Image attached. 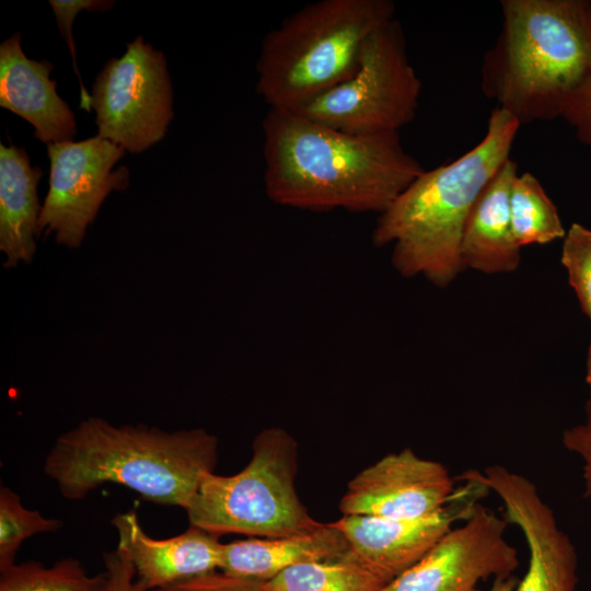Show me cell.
Wrapping results in <instances>:
<instances>
[{
  "label": "cell",
  "instance_id": "6da1fadb",
  "mask_svg": "<svg viewBox=\"0 0 591 591\" xmlns=\"http://www.w3.org/2000/svg\"><path fill=\"white\" fill-rule=\"evenodd\" d=\"M263 130L265 192L280 206L381 213L425 171L399 132L352 135L285 108Z\"/></svg>",
  "mask_w": 591,
  "mask_h": 591
},
{
  "label": "cell",
  "instance_id": "7a4b0ae2",
  "mask_svg": "<svg viewBox=\"0 0 591 591\" xmlns=\"http://www.w3.org/2000/svg\"><path fill=\"white\" fill-rule=\"evenodd\" d=\"M218 448L217 437L202 428L117 426L92 416L57 437L43 468L67 500L117 484L150 502L185 510L201 476L215 471Z\"/></svg>",
  "mask_w": 591,
  "mask_h": 591
},
{
  "label": "cell",
  "instance_id": "3957f363",
  "mask_svg": "<svg viewBox=\"0 0 591 591\" xmlns=\"http://www.w3.org/2000/svg\"><path fill=\"white\" fill-rule=\"evenodd\" d=\"M483 93L521 125L561 117L591 80L590 0H502Z\"/></svg>",
  "mask_w": 591,
  "mask_h": 591
},
{
  "label": "cell",
  "instance_id": "277c9868",
  "mask_svg": "<svg viewBox=\"0 0 591 591\" xmlns=\"http://www.w3.org/2000/svg\"><path fill=\"white\" fill-rule=\"evenodd\" d=\"M521 124L496 107L484 138L450 163L424 171L376 220L372 243L393 246L391 262L403 277L422 276L437 287L460 273L461 242L478 196L510 158Z\"/></svg>",
  "mask_w": 591,
  "mask_h": 591
},
{
  "label": "cell",
  "instance_id": "5b68a950",
  "mask_svg": "<svg viewBox=\"0 0 591 591\" xmlns=\"http://www.w3.org/2000/svg\"><path fill=\"white\" fill-rule=\"evenodd\" d=\"M395 19L391 0H318L265 36L257 93L269 108L294 109L348 79L370 35Z\"/></svg>",
  "mask_w": 591,
  "mask_h": 591
},
{
  "label": "cell",
  "instance_id": "8992f818",
  "mask_svg": "<svg viewBox=\"0 0 591 591\" xmlns=\"http://www.w3.org/2000/svg\"><path fill=\"white\" fill-rule=\"evenodd\" d=\"M247 465L231 476H201L185 509L188 523L216 536L279 537L318 528L296 489L298 445L282 428L262 430Z\"/></svg>",
  "mask_w": 591,
  "mask_h": 591
},
{
  "label": "cell",
  "instance_id": "52a82bcc",
  "mask_svg": "<svg viewBox=\"0 0 591 591\" xmlns=\"http://www.w3.org/2000/svg\"><path fill=\"white\" fill-rule=\"evenodd\" d=\"M421 81L393 19L367 39L355 72L293 111L352 135L399 132L416 116Z\"/></svg>",
  "mask_w": 591,
  "mask_h": 591
},
{
  "label": "cell",
  "instance_id": "ba28073f",
  "mask_svg": "<svg viewBox=\"0 0 591 591\" xmlns=\"http://www.w3.org/2000/svg\"><path fill=\"white\" fill-rule=\"evenodd\" d=\"M173 92L162 51L137 36L109 59L92 85L97 136L141 153L158 141L173 118Z\"/></svg>",
  "mask_w": 591,
  "mask_h": 591
},
{
  "label": "cell",
  "instance_id": "9c48e42d",
  "mask_svg": "<svg viewBox=\"0 0 591 591\" xmlns=\"http://www.w3.org/2000/svg\"><path fill=\"white\" fill-rule=\"evenodd\" d=\"M125 151L97 135L47 144L50 177L39 213L38 236L54 234L58 244L78 248L109 193L128 187V169L113 171Z\"/></svg>",
  "mask_w": 591,
  "mask_h": 591
},
{
  "label": "cell",
  "instance_id": "30bf717a",
  "mask_svg": "<svg viewBox=\"0 0 591 591\" xmlns=\"http://www.w3.org/2000/svg\"><path fill=\"white\" fill-rule=\"evenodd\" d=\"M508 525L503 515L478 503L382 591H479L478 584L489 578L513 576L520 561L506 537Z\"/></svg>",
  "mask_w": 591,
  "mask_h": 591
},
{
  "label": "cell",
  "instance_id": "8fae6325",
  "mask_svg": "<svg viewBox=\"0 0 591 591\" xmlns=\"http://www.w3.org/2000/svg\"><path fill=\"white\" fill-rule=\"evenodd\" d=\"M465 474L495 493L503 517L521 531L529 549L528 569L514 591H576L578 555L555 513L526 476L494 464Z\"/></svg>",
  "mask_w": 591,
  "mask_h": 591
},
{
  "label": "cell",
  "instance_id": "7c38bea8",
  "mask_svg": "<svg viewBox=\"0 0 591 591\" xmlns=\"http://www.w3.org/2000/svg\"><path fill=\"white\" fill-rule=\"evenodd\" d=\"M464 484L438 512L416 519L343 515L332 522L349 548L390 581L416 565L454 525L465 520L489 493L480 482L461 474Z\"/></svg>",
  "mask_w": 591,
  "mask_h": 591
},
{
  "label": "cell",
  "instance_id": "4fadbf2b",
  "mask_svg": "<svg viewBox=\"0 0 591 591\" xmlns=\"http://www.w3.org/2000/svg\"><path fill=\"white\" fill-rule=\"evenodd\" d=\"M457 487L440 462L410 448L389 453L360 471L339 501L343 515L416 519L448 505Z\"/></svg>",
  "mask_w": 591,
  "mask_h": 591
},
{
  "label": "cell",
  "instance_id": "5bb4252c",
  "mask_svg": "<svg viewBox=\"0 0 591 591\" xmlns=\"http://www.w3.org/2000/svg\"><path fill=\"white\" fill-rule=\"evenodd\" d=\"M111 524L117 533V548L127 555L147 591L220 570L223 543L198 526L189 524L181 534L154 538L143 531L135 510L117 513Z\"/></svg>",
  "mask_w": 591,
  "mask_h": 591
},
{
  "label": "cell",
  "instance_id": "9a60e30c",
  "mask_svg": "<svg viewBox=\"0 0 591 591\" xmlns=\"http://www.w3.org/2000/svg\"><path fill=\"white\" fill-rule=\"evenodd\" d=\"M53 68L24 54L20 33L0 45V106L27 120L46 144L72 141L77 135L74 114L50 79Z\"/></svg>",
  "mask_w": 591,
  "mask_h": 591
},
{
  "label": "cell",
  "instance_id": "2e32d148",
  "mask_svg": "<svg viewBox=\"0 0 591 591\" xmlns=\"http://www.w3.org/2000/svg\"><path fill=\"white\" fill-rule=\"evenodd\" d=\"M517 175L518 164L509 158L475 201L461 242L463 269L489 275L518 269L521 247L513 239L509 206Z\"/></svg>",
  "mask_w": 591,
  "mask_h": 591
},
{
  "label": "cell",
  "instance_id": "e0dca14e",
  "mask_svg": "<svg viewBox=\"0 0 591 591\" xmlns=\"http://www.w3.org/2000/svg\"><path fill=\"white\" fill-rule=\"evenodd\" d=\"M349 549L331 522L279 537H250L223 544L220 570L239 578L266 582L283 570L306 563L335 559Z\"/></svg>",
  "mask_w": 591,
  "mask_h": 591
},
{
  "label": "cell",
  "instance_id": "ac0fdd59",
  "mask_svg": "<svg viewBox=\"0 0 591 591\" xmlns=\"http://www.w3.org/2000/svg\"><path fill=\"white\" fill-rule=\"evenodd\" d=\"M43 176L23 148L0 146V251L4 267L30 264L36 252L42 206L37 185Z\"/></svg>",
  "mask_w": 591,
  "mask_h": 591
},
{
  "label": "cell",
  "instance_id": "d6986e66",
  "mask_svg": "<svg viewBox=\"0 0 591 591\" xmlns=\"http://www.w3.org/2000/svg\"><path fill=\"white\" fill-rule=\"evenodd\" d=\"M390 582L349 548L335 559L290 567L262 591H382Z\"/></svg>",
  "mask_w": 591,
  "mask_h": 591
},
{
  "label": "cell",
  "instance_id": "ffe728a7",
  "mask_svg": "<svg viewBox=\"0 0 591 591\" xmlns=\"http://www.w3.org/2000/svg\"><path fill=\"white\" fill-rule=\"evenodd\" d=\"M509 206L512 234L519 247L545 245L565 237L567 230L556 205L532 173L517 175Z\"/></svg>",
  "mask_w": 591,
  "mask_h": 591
},
{
  "label": "cell",
  "instance_id": "44dd1931",
  "mask_svg": "<svg viewBox=\"0 0 591 591\" xmlns=\"http://www.w3.org/2000/svg\"><path fill=\"white\" fill-rule=\"evenodd\" d=\"M104 578V572L89 575L72 557L51 566L30 560L0 570V591H100Z\"/></svg>",
  "mask_w": 591,
  "mask_h": 591
},
{
  "label": "cell",
  "instance_id": "7402d4cb",
  "mask_svg": "<svg viewBox=\"0 0 591 591\" xmlns=\"http://www.w3.org/2000/svg\"><path fill=\"white\" fill-rule=\"evenodd\" d=\"M63 523L27 509L21 497L5 486L0 488V570L15 564L22 543L35 535L55 532Z\"/></svg>",
  "mask_w": 591,
  "mask_h": 591
},
{
  "label": "cell",
  "instance_id": "603a6c76",
  "mask_svg": "<svg viewBox=\"0 0 591 591\" xmlns=\"http://www.w3.org/2000/svg\"><path fill=\"white\" fill-rule=\"evenodd\" d=\"M560 263L580 308L591 322V229L572 223L563 239Z\"/></svg>",
  "mask_w": 591,
  "mask_h": 591
},
{
  "label": "cell",
  "instance_id": "cb8c5ba5",
  "mask_svg": "<svg viewBox=\"0 0 591 591\" xmlns=\"http://www.w3.org/2000/svg\"><path fill=\"white\" fill-rule=\"evenodd\" d=\"M115 1L107 0H49V4L53 8L57 25L60 33L63 35L66 43L69 46L74 70L78 76L81 88V103L80 107L90 112L91 111V95L88 94L82 80L80 78L77 61H76V45L72 37V25L76 16L82 10L91 11H106L114 5Z\"/></svg>",
  "mask_w": 591,
  "mask_h": 591
},
{
  "label": "cell",
  "instance_id": "d4e9b609",
  "mask_svg": "<svg viewBox=\"0 0 591 591\" xmlns=\"http://www.w3.org/2000/svg\"><path fill=\"white\" fill-rule=\"evenodd\" d=\"M263 583L216 570L153 591H262Z\"/></svg>",
  "mask_w": 591,
  "mask_h": 591
},
{
  "label": "cell",
  "instance_id": "484cf974",
  "mask_svg": "<svg viewBox=\"0 0 591 591\" xmlns=\"http://www.w3.org/2000/svg\"><path fill=\"white\" fill-rule=\"evenodd\" d=\"M104 583L100 591H147L137 579L127 555L119 548L103 555Z\"/></svg>",
  "mask_w": 591,
  "mask_h": 591
},
{
  "label": "cell",
  "instance_id": "4316f807",
  "mask_svg": "<svg viewBox=\"0 0 591 591\" xmlns=\"http://www.w3.org/2000/svg\"><path fill=\"white\" fill-rule=\"evenodd\" d=\"M561 442L566 450L581 459L584 497L591 498V414L586 413L583 422L565 429Z\"/></svg>",
  "mask_w": 591,
  "mask_h": 591
},
{
  "label": "cell",
  "instance_id": "83f0119b",
  "mask_svg": "<svg viewBox=\"0 0 591 591\" xmlns=\"http://www.w3.org/2000/svg\"><path fill=\"white\" fill-rule=\"evenodd\" d=\"M561 118L582 143L591 147V80L575 95Z\"/></svg>",
  "mask_w": 591,
  "mask_h": 591
},
{
  "label": "cell",
  "instance_id": "f1b7e54d",
  "mask_svg": "<svg viewBox=\"0 0 591 591\" xmlns=\"http://www.w3.org/2000/svg\"><path fill=\"white\" fill-rule=\"evenodd\" d=\"M519 579L513 575L506 579H496L489 591H514Z\"/></svg>",
  "mask_w": 591,
  "mask_h": 591
},
{
  "label": "cell",
  "instance_id": "f546056e",
  "mask_svg": "<svg viewBox=\"0 0 591 591\" xmlns=\"http://www.w3.org/2000/svg\"><path fill=\"white\" fill-rule=\"evenodd\" d=\"M586 381L589 387V398L586 404V413L591 414V341H590L588 354H587Z\"/></svg>",
  "mask_w": 591,
  "mask_h": 591
}]
</instances>
